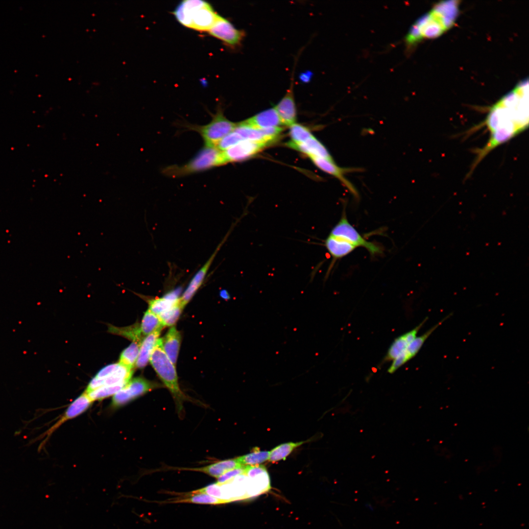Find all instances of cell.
Returning <instances> with one entry per match:
<instances>
[{
    "mask_svg": "<svg viewBox=\"0 0 529 529\" xmlns=\"http://www.w3.org/2000/svg\"><path fill=\"white\" fill-rule=\"evenodd\" d=\"M172 13L181 24L199 31H208L218 16L209 3L201 0H183Z\"/></svg>",
    "mask_w": 529,
    "mask_h": 529,
    "instance_id": "obj_4",
    "label": "cell"
},
{
    "mask_svg": "<svg viewBox=\"0 0 529 529\" xmlns=\"http://www.w3.org/2000/svg\"><path fill=\"white\" fill-rule=\"evenodd\" d=\"M244 141L240 135L234 130L225 136L217 144L220 150H225L241 141Z\"/></svg>",
    "mask_w": 529,
    "mask_h": 529,
    "instance_id": "obj_34",
    "label": "cell"
},
{
    "mask_svg": "<svg viewBox=\"0 0 529 529\" xmlns=\"http://www.w3.org/2000/svg\"><path fill=\"white\" fill-rule=\"evenodd\" d=\"M163 386L157 382L147 380L142 377L131 379L113 396L111 408L117 409L148 392Z\"/></svg>",
    "mask_w": 529,
    "mask_h": 529,
    "instance_id": "obj_7",
    "label": "cell"
},
{
    "mask_svg": "<svg viewBox=\"0 0 529 529\" xmlns=\"http://www.w3.org/2000/svg\"><path fill=\"white\" fill-rule=\"evenodd\" d=\"M226 165L222 151L216 146L204 145L191 160L183 165L164 168L162 173L173 178L186 176Z\"/></svg>",
    "mask_w": 529,
    "mask_h": 529,
    "instance_id": "obj_5",
    "label": "cell"
},
{
    "mask_svg": "<svg viewBox=\"0 0 529 529\" xmlns=\"http://www.w3.org/2000/svg\"><path fill=\"white\" fill-rule=\"evenodd\" d=\"M178 294L171 292L163 297L150 299L147 300L148 310L159 316L170 309L179 300Z\"/></svg>",
    "mask_w": 529,
    "mask_h": 529,
    "instance_id": "obj_24",
    "label": "cell"
},
{
    "mask_svg": "<svg viewBox=\"0 0 529 529\" xmlns=\"http://www.w3.org/2000/svg\"><path fill=\"white\" fill-rule=\"evenodd\" d=\"M289 127V133L291 138V140L289 142V143L302 144L313 136L310 130L302 125L295 123Z\"/></svg>",
    "mask_w": 529,
    "mask_h": 529,
    "instance_id": "obj_31",
    "label": "cell"
},
{
    "mask_svg": "<svg viewBox=\"0 0 529 529\" xmlns=\"http://www.w3.org/2000/svg\"><path fill=\"white\" fill-rule=\"evenodd\" d=\"M119 366V362L108 364L101 369L95 377L98 379H104L114 373Z\"/></svg>",
    "mask_w": 529,
    "mask_h": 529,
    "instance_id": "obj_36",
    "label": "cell"
},
{
    "mask_svg": "<svg viewBox=\"0 0 529 529\" xmlns=\"http://www.w3.org/2000/svg\"><path fill=\"white\" fill-rule=\"evenodd\" d=\"M140 343L132 342L121 352L119 363L133 369L136 364L139 353Z\"/></svg>",
    "mask_w": 529,
    "mask_h": 529,
    "instance_id": "obj_29",
    "label": "cell"
},
{
    "mask_svg": "<svg viewBox=\"0 0 529 529\" xmlns=\"http://www.w3.org/2000/svg\"><path fill=\"white\" fill-rule=\"evenodd\" d=\"M324 245L334 260L347 256L356 248L349 242L330 235L325 239Z\"/></svg>",
    "mask_w": 529,
    "mask_h": 529,
    "instance_id": "obj_22",
    "label": "cell"
},
{
    "mask_svg": "<svg viewBox=\"0 0 529 529\" xmlns=\"http://www.w3.org/2000/svg\"><path fill=\"white\" fill-rule=\"evenodd\" d=\"M124 386L123 385L103 386L89 392H85L93 402L100 401L109 396H114Z\"/></svg>",
    "mask_w": 529,
    "mask_h": 529,
    "instance_id": "obj_32",
    "label": "cell"
},
{
    "mask_svg": "<svg viewBox=\"0 0 529 529\" xmlns=\"http://www.w3.org/2000/svg\"><path fill=\"white\" fill-rule=\"evenodd\" d=\"M329 235L345 240L356 248L363 247L373 255L381 253L382 252L379 246L367 240L359 233L348 221L344 212Z\"/></svg>",
    "mask_w": 529,
    "mask_h": 529,
    "instance_id": "obj_8",
    "label": "cell"
},
{
    "mask_svg": "<svg viewBox=\"0 0 529 529\" xmlns=\"http://www.w3.org/2000/svg\"><path fill=\"white\" fill-rule=\"evenodd\" d=\"M490 138L477 155L472 168L493 149L526 129L529 126V81L524 79L490 109L485 120Z\"/></svg>",
    "mask_w": 529,
    "mask_h": 529,
    "instance_id": "obj_1",
    "label": "cell"
},
{
    "mask_svg": "<svg viewBox=\"0 0 529 529\" xmlns=\"http://www.w3.org/2000/svg\"><path fill=\"white\" fill-rule=\"evenodd\" d=\"M269 144L260 142L243 141L222 151L226 164L242 161L261 151Z\"/></svg>",
    "mask_w": 529,
    "mask_h": 529,
    "instance_id": "obj_11",
    "label": "cell"
},
{
    "mask_svg": "<svg viewBox=\"0 0 529 529\" xmlns=\"http://www.w3.org/2000/svg\"><path fill=\"white\" fill-rule=\"evenodd\" d=\"M427 320L428 317H426L412 330L396 338L388 348L382 362L393 361L401 355L415 338L419 331Z\"/></svg>",
    "mask_w": 529,
    "mask_h": 529,
    "instance_id": "obj_16",
    "label": "cell"
},
{
    "mask_svg": "<svg viewBox=\"0 0 529 529\" xmlns=\"http://www.w3.org/2000/svg\"><path fill=\"white\" fill-rule=\"evenodd\" d=\"M243 466L239 463L236 458L219 461L204 467L180 468L179 469L202 472L217 479L228 471L240 468Z\"/></svg>",
    "mask_w": 529,
    "mask_h": 529,
    "instance_id": "obj_20",
    "label": "cell"
},
{
    "mask_svg": "<svg viewBox=\"0 0 529 529\" xmlns=\"http://www.w3.org/2000/svg\"><path fill=\"white\" fill-rule=\"evenodd\" d=\"M133 369L129 368L120 363L118 368L111 375L100 379L94 377L89 382L85 392L88 393L103 386L115 385H125L131 379Z\"/></svg>",
    "mask_w": 529,
    "mask_h": 529,
    "instance_id": "obj_15",
    "label": "cell"
},
{
    "mask_svg": "<svg viewBox=\"0 0 529 529\" xmlns=\"http://www.w3.org/2000/svg\"><path fill=\"white\" fill-rule=\"evenodd\" d=\"M269 451H254L249 454L238 457L237 461L242 465H255L268 460Z\"/></svg>",
    "mask_w": 529,
    "mask_h": 529,
    "instance_id": "obj_30",
    "label": "cell"
},
{
    "mask_svg": "<svg viewBox=\"0 0 529 529\" xmlns=\"http://www.w3.org/2000/svg\"><path fill=\"white\" fill-rule=\"evenodd\" d=\"M93 402L85 392L82 393L70 404L59 420L49 429L48 434H50L65 422L84 413Z\"/></svg>",
    "mask_w": 529,
    "mask_h": 529,
    "instance_id": "obj_17",
    "label": "cell"
},
{
    "mask_svg": "<svg viewBox=\"0 0 529 529\" xmlns=\"http://www.w3.org/2000/svg\"><path fill=\"white\" fill-rule=\"evenodd\" d=\"M183 308L180 303L179 297L178 301L170 309L159 315L164 327L174 325L179 317Z\"/></svg>",
    "mask_w": 529,
    "mask_h": 529,
    "instance_id": "obj_33",
    "label": "cell"
},
{
    "mask_svg": "<svg viewBox=\"0 0 529 529\" xmlns=\"http://www.w3.org/2000/svg\"><path fill=\"white\" fill-rule=\"evenodd\" d=\"M256 129H264L282 125L274 107L268 109L240 122Z\"/></svg>",
    "mask_w": 529,
    "mask_h": 529,
    "instance_id": "obj_18",
    "label": "cell"
},
{
    "mask_svg": "<svg viewBox=\"0 0 529 529\" xmlns=\"http://www.w3.org/2000/svg\"><path fill=\"white\" fill-rule=\"evenodd\" d=\"M309 158L319 169L338 179L354 197L356 198L359 197L358 192L356 189L344 176L345 173L356 171L358 168H341L336 165L334 161L321 157L310 156Z\"/></svg>",
    "mask_w": 529,
    "mask_h": 529,
    "instance_id": "obj_12",
    "label": "cell"
},
{
    "mask_svg": "<svg viewBox=\"0 0 529 529\" xmlns=\"http://www.w3.org/2000/svg\"><path fill=\"white\" fill-rule=\"evenodd\" d=\"M161 330L155 331L145 336L142 340L138 357L135 365L138 368H144L150 360L151 353L159 339Z\"/></svg>",
    "mask_w": 529,
    "mask_h": 529,
    "instance_id": "obj_23",
    "label": "cell"
},
{
    "mask_svg": "<svg viewBox=\"0 0 529 529\" xmlns=\"http://www.w3.org/2000/svg\"><path fill=\"white\" fill-rule=\"evenodd\" d=\"M305 442H288L276 446L269 452L268 460L275 462L282 459L285 460L295 448Z\"/></svg>",
    "mask_w": 529,
    "mask_h": 529,
    "instance_id": "obj_28",
    "label": "cell"
},
{
    "mask_svg": "<svg viewBox=\"0 0 529 529\" xmlns=\"http://www.w3.org/2000/svg\"><path fill=\"white\" fill-rule=\"evenodd\" d=\"M236 124L228 120L223 110L219 107L208 124L203 125L187 124L185 126L189 130L198 133L204 141V145L216 146L221 140L233 131Z\"/></svg>",
    "mask_w": 529,
    "mask_h": 529,
    "instance_id": "obj_6",
    "label": "cell"
},
{
    "mask_svg": "<svg viewBox=\"0 0 529 529\" xmlns=\"http://www.w3.org/2000/svg\"><path fill=\"white\" fill-rule=\"evenodd\" d=\"M190 496L174 501L173 503H185L196 504H206L217 505L228 503L225 500L216 498L204 493H193L191 492Z\"/></svg>",
    "mask_w": 529,
    "mask_h": 529,
    "instance_id": "obj_27",
    "label": "cell"
},
{
    "mask_svg": "<svg viewBox=\"0 0 529 529\" xmlns=\"http://www.w3.org/2000/svg\"><path fill=\"white\" fill-rule=\"evenodd\" d=\"M451 315L452 314H448L426 331L424 334L419 337H416L405 350L392 361V363L387 370V372L390 374L393 373L403 365L414 357L430 335H431V334L444 321L450 317Z\"/></svg>",
    "mask_w": 529,
    "mask_h": 529,
    "instance_id": "obj_10",
    "label": "cell"
},
{
    "mask_svg": "<svg viewBox=\"0 0 529 529\" xmlns=\"http://www.w3.org/2000/svg\"><path fill=\"white\" fill-rule=\"evenodd\" d=\"M228 235L229 233L227 234V235L225 237L224 239L222 240V241L216 247V250H215L213 254L211 256V257L209 258V259L207 260V261L193 276V277L190 282L185 291L184 292L182 296L180 297V303L183 308H184V307L191 300V299L195 294L196 292L202 285L205 278V276L208 272V271L210 268V267L212 264L213 261L214 260L215 257H216L218 251H219L221 247L226 240Z\"/></svg>",
    "mask_w": 529,
    "mask_h": 529,
    "instance_id": "obj_13",
    "label": "cell"
},
{
    "mask_svg": "<svg viewBox=\"0 0 529 529\" xmlns=\"http://www.w3.org/2000/svg\"><path fill=\"white\" fill-rule=\"evenodd\" d=\"M164 327L159 317L148 309L144 313L140 324L143 335L145 337L155 331L162 330Z\"/></svg>",
    "mask_w": 529,
    "mask_h": 529,
    "instance_id": "obj_26",
    "label": "cell"
},
{
    "mask_svg": "<svg viewBox=\"0 0 529 529\" xmlns=\"http://www.w3.org/2000/svg\"><path fill=\"white\" fill-rule=\"evenodd\" d=\"M208 32L232 48L239 47L245 36L243 31L237 29L229 20L218 15Z\"/></svg>",
    "mask_w": 529,
    "mask_h": 529,
    "instance_id": "obj_9",
    "label": "cell"
},
{
    "mask_svg": "<svg viewBox=\"0 0 529 529\" xmlns=\"http://www.w3.org/2000/svg\"><path fill=\"white\" fill-rule=\"evenodd\" d=\"M162 347L165 354L175 366L181 342L180 332L175 326H171L163 338Z\"/></svg>",
    "mask_w": 529,
    "mask_h": 529,
    "instance_id": "obj_21",
    "label": "cell"
},
{
    "mask_svg": "<svg viewBox=\"0 0 529 529\" xmlns=\"http://www.w3.org/2000/svg\"><path fill=\"white\" fill-rule=\"evenodd\" d=\"M244 465L242 467L234 469L227 471L217 479V480L216 483L218 484H222L237 476L244 474Z\"/></svg>",
    "mask_w": 529,
    "mask_h": 529,
    "instance_id": "obj_35",
    "label": "cell"
},
{
    "mask_svg": "<svg viewBox=\"0 0 529 529\" xmlns=\"http://www.w3.org/2000/svg\"><path fill=\"white\" fill-rule=\"evenodd\" d=\"M459 1L444 0L435 4L413 25L421 40L438 37L454 24L459 13Z\"/></svg>",
    "mask_w": 529,
    "mask_h": 529,
    "instance_id": "obj_2",
    "label": "cell"
},
{
    "mask_svg": "<svg viewBox=\"0 0 529 529\" xmlns=\"http://www.w3.org/2000/svg\"><path fill=\"white\" fill-rule=\"evenodd\" d=\"M274 108L282 125L290 127L296 123L297 113L292 81L285 96Z\"/></svg>",
    "mask_w": 529,
    "mask_h": 529,
    "instance_id": "obj_14",
    "label": "cell"
},
{
    "mask_svg": "<svg viewBox=\"0 0 529 529\" xmlns=\"http://www.w3.org/2000/svg\"><path fill=\"white\" fill-rule=\"evenodd\" d=\"M149 361L165 386L172 395L178 414L184 413L183 403L189 400L181 390L178 383L175 366L164 351L162 338H159L150 357Z\"/></svg>",
    "mask_w": 529,
    "mask_h": 529,
    "instance_id": "obj_3",
    "label": "cell"
},
{
    "mask_svg": "<svg viewBox=\"0 0 529 529\" xmlns=\"http://www.w3.org/2000/svg\"><path fill=\"white\" fill-rule=\"evenodd\" d=\"M108 332L122 336L131 340L132 342H137L139 343H141L144 337L141 331L140 325L137 323L124 327H117L109 325Z\"/></svg>",
    "mask_w": 529,
    "mask_h": 529,
    "instance_id": "obj_25",
    "label": "cell"
},
{
    "mask_svg": "<svg viewBox=\"0 0 529 529\" xmlns=\"http://www.w3.org/2000/svg\"><path fill=\"white\" fill-rule=\"evenodd\" d=\"M289 147L308 155L316 156L334 161L325 146L313 136L305 142L300 144H287Z\"/></svg>",
    "mask_w": 529,
    "mask_h": 529,
    "instance_id": "obj_19",
    "label": "cell"
}]
</instances>
